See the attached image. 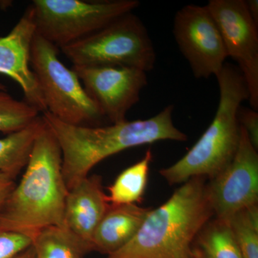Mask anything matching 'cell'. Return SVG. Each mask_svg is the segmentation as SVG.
<instances>
[{"instance_id": "8fae6325", "label": "cell", "mask_w": 258, "mask_h": 258, "mask_svg": "<svg viewBox=\"0 0 258 258\" xmlns=\"http://www.w3.org/2000/svg\"><path fill=\"white\" fill-rule=\"evenodd\" d=\"M72 70L103 118L111 123L126 120L127 113L138 103L148 83L147 73L131 68L73 66Z\"/></svg>"}, {"instance_id": "7402d4cb", "label": "cell", "mask_w": 258, "mask_h": 258, "mask_svg": "<svg viewBox=\"0 0 258 258\" xmlns=\"http://www.w3.org/2000/svg\"><path fill=\"white\" fill-rule=\"evenodd\" d=\"M237 120L247 134L251 144L258 149V113L252 108L241 105L237 111Z\"/></svg>"}, {"instance_id": "ffe728a7", "label": "cell", "mask_w": 258, "mask_h": 258, "mask_svg": "<svg viewBox=\"0 0 258 258\" xmlns=\"http://www.w3.org/2000/svg\"><path fill=\"white\" fill-rule=\"evenodd\" d=\"M36 108L25 101H18L7 91H0V132L6 135L21 130L36 120Z\"/></svg>"}, {"instance_id": "cb8c5ba5", "label": "cell", "mask_w": 258, "mask_h": 258, "mask_svg": "<svg viewBox=\"0 0 258 258\" xmlns=\"http://www.w3.org/2000/svg\"><path fill=\"white\" fill-rule=\"evenodd\" d=\"M249 14L258 26V1L257 0H244Z\"/></svg>"}, {"instance_id": "30bf717a", "label": "cell", "mask_w": 258, "mask_h": 258, "mask_svg": "<svg viewBox=\"0 0 258 258\" xmlns=\"http://www.w3.org/2000/svg\"><path fill=\"white\" fill-rule=\"evenodd\" d=\"M209 181V200L216 218L227 220L237 212L257 205V150L243 128H241L240 145L233 160Z\"/></svg>"}, {"instance_id": "44dd1931", "label": "cell", "mask_w": 258, "mask_h": 258, "mask_svg": "<svg viewBox=\"0 0 258 258\" xmlns=\"http://www.w3.org/2000/svg\"><path fill=\"white\" fill-rule=\"evenodd\" d=\"M33 237L0 228V258H16L32 245Z\"/></svg>"}, {"instance_id": "4fadbf2b", "label": "cell", "mask_w": 258, "mask_h": 258, "mask_svg": "<svg viewBox=\"0 0 258 258\" xmlns=\"http://www.w3.org/2000/svg\"><path fill=\"white\" fill-rule=\"evenodd\" d=\"M110 205L108 195L103 190L101 176L88 175L68 191L63 227L92 248L95 230Z\"/></svg>"}, {"instance_id": "2e32d148", "label": "cell", "mask_w": 258, "mask_h": 258, "mask_svg": "<svg viewBox=\"0 0 258 258\" xmlns=\"http://www.w3.org/2000/svg\"><path fill=\"white\" fill-rule=\"evenodd\" d=\"M34 258H84L93 252L91 245L63 226H52L33 237Z\"/></svg>"}, {"instance_id": "9c48e42d", "label": "cell", "mask_w": 258, "mask_h": 258, "mask_svg": "<svg viewBox=\"0 0 258 258\" xmlns=\"http://www.w3.org/2000/svg\"><path fill=\"white\" fill-rule=\"evenodd\" d=\"M207 8L216 23L227 57L243 75L251 108L258 110V26L244 0H210Z\"/></svg>"}, {"instance_id": "5bb4252c", "label": "cell", "mask_w": 258, "mask_h": 258, "mask_svg": "<svg viewBox=\"0 0 258 258\" xmlns=\"http://www.w3.org/2000/svg\"><path fill=\"white\" fill-rule=\"evenodd\" d=\"M151 209L111 204L95 230L93 252L108 255L124 247L137 235Z\"/></svg>"}, {"instance_id": "7a4b0ae2", "label": "cell", "mask_w": 258, "mask_h": 258, "mask_svg": "<svg viewBox=\"0 0 258 258\" xmlns=\"http://www.w3.org/2000/svg\"><path fill=\"white\" fill-rule=\"evenodd\" d=\"M62 164L60 145L45 124L35 139L23 177L0 209V228L34 237L42 229L63 226L69 190Z\"/></svg>"}, {"instance_id": "9a60e30c", "label": "cell", "mask_w": 258, "mask_h": 258, "mask_svg": "<svg viewBox=\"0 0 258 258\" xmlns=\"http://www.w3.org/2000/svg\"><path fill=\"white\" fill-rule=\"evenodd\" d=\"M42 116L21 130L0 139V172L16 179L28 164L37 135L45 126Z\"/></svg>"}, {"instance_id": "e0dca14e", "label": "cell", "mask_w": 258, "mask_h": 258, "mask_svg": "<svg viewBox=\"0 0 258 258\" xmlns=\"http://www.w3.org/2000/svg\"><path fill=\"white\" fill-rule=\"evenodd\" d=\"M191 249L193 258H242L228 222L216 217L204 225Z\"/></svg>"}, {"instance_id": "52a82bcc", "label": "cell", "mask_w": 258, "mask_h": 258, "mask_svg": "<svg viewBox=\"0 0 258 258\" xmlns=\"http://www.w3.org/2000/svg\"><path fill=\"white\" fill-rule=\"evenodd\" d=\"M37 35L58 48L89 36L138 8L137 0H33Z\"/></svg>"}, {"instance_id": "3957f363", "label": "cell", "mask_w": 258, "mask_h": 258, "mask_svg": "<svg viewBox=\"0 0 258 258\" xmlns=\"http://www.w3.org/2000/svg\"><path fill=\"white\" fill-rule=\"evenodd\" d=\"M205 177L182 184L170 198L148 213L137 235L106 258H193L192 244L214 217Z\"/></svg>"}, {"instance_id": "d4e9b609", "label": "cell", "mask_w": 258, "mask_h": 258, "mask_svg": "<svg viewBox=\"0 0 258 258\" xmlns=\"http://www.w3.org/2000/svg\"><path fill=\"white\" fill-rule=\"evenodd\" d=\"M34 255H35V253H34V249L32 245L30 248L26 249L25 252L16 258H34Z\"/></svg>"}, {"instance_id": "277c9868", "label": "cell", "mask_w": 258, "mask_h": 258, "mask_svg": "<svg viewBox=\"0 0 258 258\" xmlns=\"http://www.w3.org/2000/svg\"><path fill=\"white\" fill-rule=\"evenodd\" d=\"M220 101L216 114L202 137L175 164L159 171L170 185L184 184L194 177L213 179L225 170L240 145L241 127L237 111L249 92L237 66L225 62L217 75Z\"/></svg>"}, {"instance_id": "ba28073f", "label": "cell", "mask_w": 258, "mask_h": 258, "mask_svg": "<svg viewBox=\"0 0 258 258\" xmlns=\"http://www.w3.org/2000/svg\"><path fill=\"white\" fill-rule=\"evenodd\" d=\"M173 35L197 79L220 73L227 57L221 34L207 6L187 5L176 12Z\"/></svg>"}, {"instance_id": "d6986e66", "label": "cell", "mask_w": 258, "mask_h": 258, "mask_svg": "<svg viewBox=\"0 0 258 258\" xmlns=\"http://www.w3.org/2000/svg\"><path fill=\"white\" fill-rule=\"evenodd\" d=\"M226 221L242 258H258V205L243 209Z\"/></svg>"}, {"instance_id": "484cf974", "label": "cell", "mask_w": 258, "mask_h": 258, "mask_svg": "<svg viewBox=\"0 0 258 258\" xmlns=\"http://www.w3.org/2000/svg\"><path fill=\"white\" fill-rule=\"evenodd\" d=\"M6 86H5L4 84H3V83L0 82V91H6Z\"/></svg>"}, {"instance_id": "7c38bea8", "label": "cell", "mask_w": 258, "mask_h": 258, "mask_svg": "<svg viewBox=\"0 0 258 258\" xmlns=\"http://www.w3.org/2000/svg\"><path fill=\"white\" fill-rule=\"evenodd\" d=\"M35 33L33 10L30 5L10 33L0 37V74L14 80L23 91L24 101L44 113L46 106L30 62Z\"/></svg>"}, {"instance_id": "603a6c76", "label": "cell", "mask_w": 258, "mask_h": 258, "mask_svg": "<svg viewBox=\"0 0 258 258\" xmlns=\"http://www.w3.org/2000/svg\"><path fill=\"white\" fill-rule=\"evenodd\" d=\"M16 186L15 179L9 174L0 172V209L4 205L5 200Z\"/></svg>"}, {"instance_id": "8992f818", "label": "cell", "mask_w": 258, "mask_h": 258, "mask_svg": "<svg viewBox=\"0 0 258 258\" xmlns=\"http://www.w3.org/2000/svg\"><path fill=\"white\" fill-rule=\"evenodd\" d=\"M30 67L36 77L47 111L69 124L87 125L103 118L79 77L58 57V47L35 33Z\"/></svg>"}, {"instance_id": "6da1fadb", "label": "cell", "mask_w": 258, "mask_h": 258, "mask_svg": "<svg viewBox=\"0 0 258 258\" xmlns=\"http://www.w3.org/2000/svg\"><path fill=\"white\" fill-rule=\"evenodd\" d=\"M174 109L173 105H169L148 119L126 120L106 126L69 124L48 111L42 113L45 124L60 147L62 175L68 190L88 176L98 163L125 149L159 141L186 142L187 135L173 122Z\"/></svg>"}, {"instance_id": "5b68a950", "label": "cell", "mask_w": 258, "mask_h": 258, "mask_svg": "<svg viewBox=\"0 0 258 258\" xmlns=\"http://www.w3.org/2000/svg\"><path fill=\"white\" fill-rule=\"evenodd\" d=\"M60 49L73 66L84 67L131 68L147 73L157 58L147 28L133 13Z\"/></svg>"}, {"instance_id": "ac0fdd59", "label": "cell", "mask_w": 258, "mask_h": 258, "mask_svg": "<svg viewBox=\"0 0 258 258\" xmlns=\"http://www.w3.org/2000/svg\"><path fill=\"white\" fill-rule=\"evenodd\" d=\"M152 152L148 149L142 160L129 166L117 176L108 187V201L113 205L140 203L147 186Z\"/></svg>"}]
</instances>
